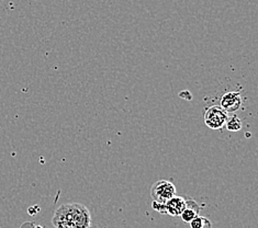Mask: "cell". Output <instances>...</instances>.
<instances>
[{
    "label": "cell",
    "mask_w": 258,
    "mask_h": 228,
    "mask_svg": "<svg viewBox=\"0 0 258 228\" xmlns=\"http://www.w3.org/2000/svg\"><path fill=\"white\" fill-rule=\"evenodd\" d=\"M89 228H99V227H97V226H90Z\"/></svg>",
    "instance_id": "11"
},
{
    "label": "cell",
    "mask_w": 258,
    "mask_h": 228,
    "mask_svg": "<svg viewBox=\"0 0 258 228\" xmlns=\"http://www.w3.org/2000/svg\"><path fill=\"white\" fill-rule=\"evenodd\" d=\"M177 193L174 183L167 180H159L153 184L151 188V196L154 202L165 204L166 202L174 198Z\"/></svg>",
    "instance_id": "2"
},
{
    "label": "cell",
    "mask_w": 258,
    "mask_h": 228,
    "mask_svg": "<svg viewBox=\"0 0 258 228\" xmlns=\"http://www.w3.org/2000/svg\"><path fill=\"white\" fill-rule=\"evenodd\" d=\"M0 228H2V227H0Z\"/></svg>",
    "instance_id": "12"
},
{
    "label": "cell",
    "mask_w": 258,
    "mask_h": 228,
    "mask_svg": "<svg viewBox=\"0 0 258 228\" xmlns=\"http://www.w3.org/2000/svg\"><path fill=\"white\" fill-rule=\"evenodd\" d=\"M227 131L230 132H238L241 131L242 128V121L235 114H233L231 116H227V120L225 122V125Z\"/></svg>",
    "instance_id": "7"
},
{
    "label": "cell",
    "mask_w": 258,
    "mask_h": 228,
    "mask_svg": "<svg viewBox=\"0 0 258 228\" xmlns=\"http://www.w3.org/2000/svg\"><path fill=\"white\" fill-rule=\"evenodd\" d=\"M152 207L155 209L156 212L161 213V214H166V208H165V204H162V203H158V202H154L153 201L152 203Z\"/></svg>",
    "instance_id": "9"
},
{
    "label": "cell",
    "mask_w": 258,
    "mask_h": 228,
    "mask_svg": "<svg viewBox=\"0 0 258 228\" xmlns=\"http://www.w3.org/2000/svg\"><path fill=\"white\" fill-rule=\"evenodd\" d=\"M227 113L220 106H212L205 112V123L211 129H221L225 125Z\"/></svg>",
    "instance_id": "3"
},
{
    "label": "cell",
    "mask_w": 258,
    "mask_h": 228,
    "mask_svg": "<svg viewBox=\"0 0 258 228\" xmlns=\"http://www.w3.org/2000/svg\"><path fill=\"white\" fill-rule=\"evenodd\" d=\"M189 224L191 228H212L210 219H208L207 217L204 216H200V215L195 217Z\"/></svg>",
    "instance_id": "8"
},
{
    "label": "cell",
    "mask_w": 258,
    "mask_h": 228,
    "mask_svg": "<svg viewBox=\"0 0 258 228\" xmlns=\"http://www.w3.org/2000/svg\"><path fill=\"white\" fill-rule=\"evenodd\" d=\"M220 107L226 113H234L242 107V96L239 91H231L223 95L221 98Z\"/></svg>",
    "instance_id": "4"
},
{
    "label": "cell",
    "mask_w": 258,
    "mask_h": 228,
    "mask_svg": "<svg viewBox=\"0 0 258 228\" xmlns=\"http://www.w3.org/2000/svg\"><path fill=\"white\" fill-rule=\"evenodd\" d=\"M52 224L55 228H89L91 215L89 209L81 203H69L55 211Z\"/></svg>",
    "instance_id": "1"
},
{
    "label": "cell",
    "mask_w": 258,
    "mask_h": 228,
    "mask_svg": "<svg viewBox=\"0 0 258 228\" xmlns=\"http://www.w3.org/2000/svg\"><path fill=\"white\" fill-rule=\"evenodd\" d=\"M199 213L200 206L198 203L192 199H188L186 200V208L183 209L182 213L180 214V217L185 223H190L195 217L198 216Z\"/></svg>",
    "instance_id": "6"
},
{
    "label": "cell",
    "mask_w": 258,
    "mask_h": 228,
    "mask_svg": "<svg viewBox=\"0 0 258 228\" xmlns=\"http://www.w3.org/2000/svg\"><path fill=\"white\" fill-rule=\"evenodd\" d=\"M21 228H35V224L33 223H24Z\"/></svg>",
    "instance_id": "10"
},
{
    "label": "cell",
    "mask_w": 258,
    "mask_h": 228,
    "mask_svg": "<svg viewBox=\"0 0 258 228\" xmlns=\"http://www.w3.org/2000/svg\"><path fill=\"white\" fill-rule=\"evenodd\" d=\"M165 208L166 214L170 215V216H180L183 209L186 208V199L175 195L174 198H171L169 201L165 203Z\"/></svg>",
    "instance_id": "5"
}]
</instances>
